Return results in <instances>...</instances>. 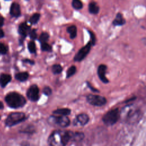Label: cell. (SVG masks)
Instances as JSON below:
<instances>
[{
  "instance_id": "1",
  "label": "cell",
  "mask_w": 146,
  "mask_h": 146,
  "mask_svg": "<svg viewBox=\"0 0 146 146\" xmlns=\"http://www.w3.org/2000/svg\"><path fill=\"white\" fill-rule=\"evenodd\" d=\"M70 131L56 130L51 133L48 138L50 146H66L71 140Z\"/></svg>"
},
{
  "instance_id": "2",
  "label": "cell",
  "mask_w": 146,
  "mask_h": 146,
  "mask_svg": "<svg viewBox=\"0 0 146 146\" xmlns=\"http://www.w3.org/2000/svg\"><path fill=\"white\" fill-rule=\"evenodd\" d=\"M5 101L9 107L14 108L23 107L26 103L25 98L22 95L15 92L7 94L5 97Z\"/></svg>"
},
{
  "instance_id": "3",
  "label": "cell",
  "mask_w": 146,
  "mask_h": 146,
  "mask_svg": "<svg viewBox=\"0 0 146 146\" xmlns=\"http://www.w3.org/2000/svg\"><path fill=\"white\" fill-rule=\"evenodd\" d=\"M120 117V112L118 108L108 111L102 117V121L107 126H111L117 123Z\"/></svg>"
},
{
  "instance_id": "4",
  "label": "cell",
  "mask_w": 146,
  "mask_h": 146,
  "mask_svg": "<svg viewBox=\"0 0 146 146\" xmlns=\"http://www.w3.org/2000/svg\"><path fill=\"white\" fill-rule=\"evenodd\" d=\"M25 118V114L23 112H12L7 116L5 121V124L8 127H12L23 121Z\"/></svg>"
},
{
  "instance_id": "5",
  "label": "cell",
  "mask_w": 146,
  "mask_h": 146,
  "mask_svg": "<svg viewBox=\"0 0 146 146\" xmlns=\"http://www.w3.org/2000/svg\"><path fill=\"white\" fill-rule=\"evenodd\" d=\"M142 117V112L140 109L132 108L129 110L125 116V121L129 124L138 123Z\"/></svg>"
},
{
  "instance_id": "6",
  "label": "cell",
  "mask_w": 146,
  "mask_h": 146,
  "mask_svg": "<svg viewBox=\"0 0 146 146\" xmlns=\"http://www.w3.org/2000/svg\"><path fill=\"white\" fill-rule=\"evenodd\" d=\"M86 99L89 104L97 107L103 106L107 103V100L106 97L98 95L89 94L87 96Z\"/></svg>"
},
{
  "instance_id": "7",
  "label": "cell",
  "mask_w": 146,
  "mask_h": 146,
  "mask_svg": "<svg viewBox=\"0 0 146 146\" xmlns=\"http://www.w3.org/2000/svg\"><path fill=\"white\" fill-rule=\"evenodd\" d=\"M48 120L50 123L61 127H66L70 123V119L66 116H51Z\"/></svg>"
},
{
  "instance_id": "8",
  "label": "cell",
  "mask_w": 146,
  "mask_h": 146,
  "mask_svg": "<svg viewBox=\"0 0 146 146\" xmlns=\"http://www.w3.org/2000/svg\"><path fill=\"white\" fill-rule=\"evenodd\" d=\"M92 44L90 42H88L84 47L81 48L78 53L74 56V60L76 62H80L90 52Z\"/></svg>"
},
{
  "instance_id": "9",
  "label": "cell",
  "mask_w": 146,
  "mask_h": 146,
  "mask_svg": "<svg viewBox=\"0 0 146 146\" xmlns=\"http://www.w3.org/2000/svg\"><path fill=\"white\" fill-rule=\"evenodd\" d=\"M27 98L33 102H36L39 99V88L35 84L32 85L27 92Z\"/></svg>"
},
{
  "instance_id": "10",
  "label": "cell",
  "mask_w": 146,
  "mask_h": 146,
  "mask_svg": "<svg viewBox=\"0 0 146 146\" xmlns=\"http://www.w3.org/2000/svg\"><path fill=\"white\" fill-rule=\"evenodd\" d=\"M107 70V66L106 64H100L97 70L98 75L100 79V80L105 84H107L109 83L108 79L106 77V72Z\"/></svg>"
},
{
  "instance_id": "11",
  "label": "cell",
  "mask_w": 146,
  "mask_h": 146,
  "mask_svg": "<svg viewBox=\"0 0 146 146\" xmlns=\"http://www.w3.org/2000/svg\"><path fill=\"white\" fill-rule=\"evenodd\" d=\"M90 118L87 114L86 113H80L79 114L74 120V125L84 126L88 123L89 121Z\"/></svg>"
},
{
  "instance_id": "12",
  "label": "cell",
  "mask_w": 146,
  "mask_h": 146,
  "mask_svg": "<svg viewBox=\"0 0 146 146\" xmlns=\"http://www.w3.org/2000/svg\"><path fill=\"white\" fill-rule=\"evenodd\" d=\"M112 25L115 26H121L125 24L126 20L121 13H117L112 21Z\"/></svg>"
},
{
  "instance_id": "13",
  "label": "cell",
  "mask_w": 146,
  "mask_h": 146,
  "mask_svg": "<svg viewBox=\"0 0 146 146\" xmlns=\"http://www.w3.org/2000/svg\"><path fill=\"white\" fill-rule=\"evenodd\" d=\"M10 13L13 17H19L21 15V9L19 5L17 2H13L11 5Z\"/></svg>"
},
{
  "instance_id": "14",
  "label": "cell",
  "mask_w": 146,
  "mask_h": 146,
  "mask_svg": "<svg viewBox=\"0 0 146 146\" xmlns=\"http://www.w3.org/2000/svg\"><path fill=\"white\" fill-rule=\"evenodd\" d=\"M30 26L26 23H22L19 26L18 32L23 36H26L29 32L30 31Z\"/></svg>"
},
{
  "instance_id": "15",
  "label": "cell",
  "mask_w": 146,
  "mask_h": 146,
  "mask_svg": "<svg viewBox=\"0 0 146 146\" xmlns=\"http://www.w3.org/2000/svg\"><path fill=\"white\" fill-rule=\"evenodd\" d=\"M11 80V76L6 74H2L0 76V84L2 87H5Z\"/></svg>"
},
{
  "instance_id": "16",
  "label": "cell",
  "mask_w": 146,
  "mask_h": 146,
  "mask_svg": "<svg viewBox=\"0 0 146 146\" xmlns=\"http://www.w3.org/2000/svg\"><path fill=\"white\" fill-rule=\"evenodd\" d=\"M100 10L99 6L95 2H91L88 5V11L92 14H97Z\"/></svg>"
},
{
  "instance_id": "17",
  "label": "cell",
  "mask_w": 146,
  "mask_h": 146,
  "mask_svg": "<svg viewBox=\"0 0 146 146\" xmlns=\"http://www.w3.org/2000/svg\"><path fill=\"white\" fill-rule=\"evenodd\" d=\"M71 113V110L69 108H60L57 109L53 111V113L56 115H59V116H67L70 115Z\"/></svg>"
},
{
  "instance_id": "18",
  "label": "cell",
  "mask_w": 146,
  "mask_h": 146,
  "mask_svg": "<svg viewBox=\"0 0 146 146\" xmlns=\"http://www.w3.org/2000/svg\"><path fill=\"white\" fill-rule=\"evenodd\" d=\"M84 135L82 132H71V140L75 141H80L83 140Z\"/></svg>"
},
{
  "instance_id": "19",
  "label": "cell",
  "mask_w": 146,
  "mask_h": 146,
  "mask_svg": "<svg viewBox=\"0 0 146 146\" xmlns=\"http://www.w3.org/2000/svg\"><path fill=\"white\" fill-rule=\"evenodd\" d=\"M28 77H29V74L27 72H19L15 75V79L21 82L25 81L26 80H27Z\"/></svg>"
},
{
  "instance_id": "20",
  "label": "cell",
  "mask_w": 146,
  "mask_h": 146,
  "mask_svg": "<svg viewBox=\"0 0 146 146\" xmlns=\"http://www.w3.org/2000/svg\"><path fill=\"white\" fill-rule=\"evenodd\" d=\"M67 31L70 34V38L71 39H74V38H75L76 36L77 28H76V27L75 26L72 25V26H71L68 27L67 29Z\"/></svg>"
},
{
  "instance_id": "21",
  "label": "cell",
  "mask_w": 146,
  "mask_h": 146,
  "mask_svg": "<svg viewBox=\"0 0 146 146\" xmlns=\"http://www.w3.org/2000/svg\"><path fill=\"white\" fill-rule=\"evenodd\" d=\"M72 6L75 9L79 10L83 7V3L80 1L74 0L72 2Z\"/></svg>"
},
{
  "instance_id": "22",
  "label": "cell",
  "mask_w": 146,
  "mask_h": 146,
  "mask_svg": "<svg viewBox=\"0 0 146 146\" xmlns=\"http://www.w3.org/2000/svg\"><path fill=\"white\" fill-rule=\"evenodd\" d=\"M62 67L59 64H54L52 67V71L54 74H60L62 72Z\"/></svg>"
},
{
  "instance_id": "23",
  "label": "cell",
  "mask_w": 146,
  "mask_h": 146,
  "mask_svg": "<svg viewBox=\"0 0 146 146\" xmlns=\"http://www.w3.org/2000/svg\"><path fill=\"white\" fill-rule=\"evenodd\" d=\"M40 18V14L38 13L34 14L30 18V22L31 24H35L37 23Z\"/></svg>"
},
{
  "instance_id": "24",
  "label": "cell",
  "mask_w": 146,
  "mask_h": 146,
  "mask_svg": "<svg viewBox=\"0 0 146 146\" xmlns=\"http://www.w3.org/2000/svg\"><path fill=\"white\" fill-rule=\"evenodd\" d=\"M76 71V67L74 66H72L71 67H70L67 71V73H66V76L67 78H69L71 76H72Z\"/></svg>"
},
{
  "instance_id": "25",
  "label": "cell",
  "mask_w": 146,
  "mask_h": 146,
  "mask_svg": "<svg viewBox=\"0 0 146 146\" xmlns=\"http://www.w3.org/2000/svg\"><path fill=\"white\" fill-rule=\"evenodd\" d=\"M49 38V35L47 33H42L39 38V41L43 43H46V42L48 39Z\"/></svg>"
},
{
  "instance_id": "26",
  "label": "cell",
  "mask_w": 146,
  "mask_h": 146,
  "mask_svg": "<svg viewBox=\"0 0 146 146\" xmlns=\"http://www.w3.org/2000/svg\"><path fill=\"white\" fill-rule=\"evenodd\" d=\"M28 49L31 53H35L36 52L35 44L33 41H31L28 43Z\"/></svg>"
},
{
  "instance_id": "27",
  "label": "cell",
  "mask_w": 146,
  "mask_h": 146,
  "mask_svg": "<svg viewBox=\"0 0 146 146\" xmlns=\"http://www.w3.org/2000/svg\"><path fill=\"white\" fill-rule=\"evenodd\" d=\"M88 33H89L90 36V42H91L92 46H94L95 44V43H96V38L95 35L91 31L88 30Z\"/></svg>"
},
{
  "instance_id": "28",
  "label": "cell",
  "mask_w": 146,
  "mask_h": 146,
  "mask_svg": "<svg viewBox=\"0 0 146 146\" xmlns=\"http://www.w3.org/2000/svg\"><path fill=\"white\" fill-rule=\"evenodd\" d=\"M51 46L47 43L46 42V43H42L41 44V49L42 51H50L51 50Z\"/></svg>"
},
{
  "instance_id": "29",
  "label": "cell",
  "mask_w": 146,
  "mask_h": 146,
  "mask_svg": "<svg viewBox=\"0 0 146 146\" xmlns=\"http://www.w3.org/2000/svg\"><path fill=\"white\" fill-rule=\"evenodd\" d=\"M7 52V48L3 43H0V54H5Z\"/></svg>"
},
{
  "instance_id": "30",
  "label": "cell",
  "mask_w": 146,
  "mask_h": 146,
  "mask_svg": "<svg viewBox=\"0 0 146 146\" xmlns=\"http://www.w3.org/2000/svg\"><path fill=\"white\" fill-rule=\"evenodd\" d=\"M43 92L46 95H50L52 93V91H51V89L49 87H45L43 89Z\"/></svg>"
},
{
  "instance_id": "31",
  "label": "cell",
  "mask_w": 146,
  "mask_h": 146,
  "mask_svg": "<svg viewBox=\"0 0 146 146\" xmlns=\"http://www.w3.org/2000/svg\"><path fill=\"white\" fill-rule=\"evenodd\" d=\"M30 34V36L32 39H35L36 38L37 36V34L36 33V30L35 29H33L31 31H30L29 33Z\"/></svg>"
},
{
  "instance_id": "32",
  "label": "cell",
  "mask_w": 146,
  "mask_h": 146,
  "mask_svg": "<svg viewBox=\"0 0 146 146\" xmlns=\"http://www.w3.org/2000/svg\"><path fill=\"white\" fill-rule=\"evenodd\" d=\"M87 84L88 87L90 88V90H91L92 91H93V92H99V91L98 90H97L96 88H95L93 87V86H91V84L88 82H87Z\"/></svg>"
},
{
  "instance_id": "33",
  "label": "cell",
  "mask_w": 146,
  "mask_h": 146,
  "mask_svg": "<svg viewBox=\"0 0 146 146\" xmlns=\"http://www.w3.org/2000/svg\"><path fill=\"white\" fill-rule=\"evenodd\" d=\"M23 62H29V63H30L31 64H33L34 63V61L31 60L30 59H25V60H23Z\"/></svg>"
},
{
  "instance_id": "34",
  "label": "cell",
  "mask_w": 146,
  "mask_h": 146,
  "mask_svg": "<svg viewBox=\"0 0 146 146\" xmlns=\"http://www.w3.org/2000/svg\"><path fill=\"white\" fill-rule=\"evenodd\" d=\"M3 22H4V19L2 17H0V27H1L2 26H3Z\"/></svg>"
},
{
  "instance_id": "35",
  "label": "cell",
  "mask_w": 146,
  "mask_h": 146,
  "mask_svg": "<svg viewBox=\"0 0 146 146\" xmlns=\"http://www.w3.org/2000/svg\"><path fill=\"white\" fill-rule=\"evenodd\" d=\"M3 36H4V32L2 30L0 29V38L3 37Z\"/></svg>"
},
{
  "instance_id": "36",
  "label": "cell",
  "mask_w": 146,
  "mask_h": 146,
  "mask_svg": "<svg viewBox=\"0 0 146 146\" xmlns=\"http://www.w3.org/2000/svg\"><path fill=\"white\" fill-rule=\"evenodd\" d=\"M3 108V103L0 101V109H2Z\"/></svg>"
}]
</instances>
